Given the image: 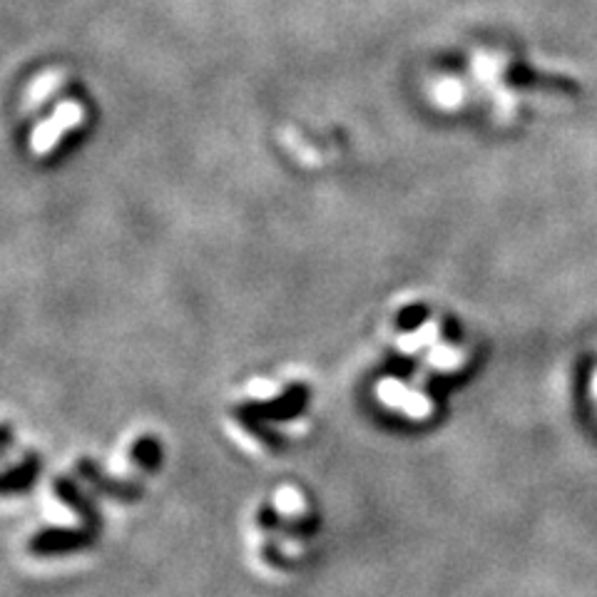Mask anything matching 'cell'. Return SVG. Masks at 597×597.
Masks as SVG:
<instances>
[{"mask_svg":"<svg viewBox=\"0 0 597 597\" xmlns=\"http://www.w3.org/2000/svg\"><path fill=\"white\" fill-rule=\"evenodd\" d=\"M433 100H436V105L446 107V110H456L458 105L463 102V95H466V90H463V85L458 83V80H443V83H438L436 88L431 90Z\"/></svg>","mask_w":597,"mask_h":597,"instance_id":"7a4b0ae2","label":"cell"},{"mask_svg":"<svg viewBox=\"0 0 597 597\" xmlns=\"http://www.w3.org/2000/svg\"><path fill=\"white\" fill-rule=\"evenodd\" d=\"M85 120V107L75 100H65L60 102L58 107L53 110V115L48 117L45 122L33 127L30 132V152L35 157H43L48 152L55 150L60 140L68 135L70 130H75L78 125H83Z\"/></svg>","mask_w":597,"mask_h":597,"instance_id":"6da1fadb","label":"cell"},{"mask_svg":"<svg viewBox=\"0 0 597 597\" xmlns=\"http://www.w3.org/2000/svg\"><path fill=\"white\" fill-rule=\"evenodd\" d=\"M58 85H63V73H58V70L45 73L43 78L35 80L28 90V107H35L38 102H43L53 90H58Z\"/></svg>","mask_w":597,"mask_h":597,"instance_id":"3957f363","label":"cell"}]
</instances>
